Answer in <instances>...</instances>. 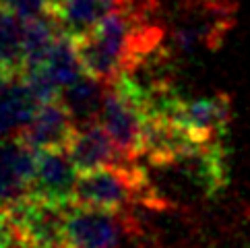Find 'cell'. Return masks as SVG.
<instances>
[{"instance_id": "6da1fadb", "label": "cell", "mask_w": 250, "mask_h": 248, "mask_svg": "<svg viewBox=\"0 0 250 248\" xmlns=\"http://www.w3.org/2000/svg\"><path fill=\"white\" fill-rule=\"evenodd\" d=\"M155 199L159 197L151 188L147 172L128 159L114 165L79 172L75 186V205L108 209L116 213L135 201L155 205Z\"/></svg>"}, {"instance_id": "7a4b0ae2", "label": "cell", "mask_w": 250, "mask_h": 248, "mask_svg": "<svg viewBox=\"0 0 250 248\" xmlns=\"http://www.w3.org/2000/svg\"><path fill=\"white\" fill-rule=\"evenodd\" d=\"M190 141L196 145L221 143L231 122V100L228 95L217 93L209 97H194V100H178L169 114Z\"/></svg>"}, {"instance_id": "3957f363", "label": "cell", "mask_w": 250, "mask_h": 248, "mask_svg": "<svg viewBox=\"0 0 250 248\" xmlns=\"http://www.w3.org/2000/svg\"><path fill=\"white\" fill-rule=\"evenodd\" d=\"M77 178L79 170L68 149H43L38 151V167L31 182V194L60 205H73Z\"/></svg>"}, {"instance_id": "277c9868", "label": "cell", "mask_w": 250, "mask_h": 248, "mask_svg": "<svg viewBox=\"0 0 250 248\" xmlns=\"http://www.w3.org/2000/svg\"><path fill=\"white\" fill-rule=\"evenodd\" d=\"M122 226L116 211L73 205L66 219V244L77 248H120Z\"/></svg>"}, {"instance_id": "5b68a950", "label": "cell", "mask_w": 250, "mask_h": 248, "mask_svg": "<svg viewBox=\"0 0 250 248\" xmlns=\"http://www.w3.org/2000/svg\"><path fill=\"white\" fill-rule=\"evenodd\" d=\"M77 132V124L70 118L62 102L40 105L31 122L21 130V139L35 151L43 149H68Z\"/></svg>"}, {"instance_id": "8992f818", "label": "cell", "mask_w": 250, "mask_h": 248, "mask_svg": "<svg viewBox=\"0 0 250 248\" xmlns=\"http://www.w3.org/2000/svg\"><path fill=\"white\" fill-rule=\"evenodd\" d=\"M68 153L73 157L79 172L95 170V167H104V165H114L126 159L118 151L114 139L105 130L102 120L89 124V126L77 128L73 143L68 145Z\"/></svg>"}, {"instance_id": "52a82bcc", "label": "cell", "mask_w": 250, "mask_h": 248, "mask_svg": "<svg viewBox=\"0 0 250 248\" xmlns=\"http://www.w3.org/2000/svg\"><path fill=\"white\" fill-rule=\"evenodd\" d=\"M110 11L105 0H50L46 15L52 17L60 33L77 40L91 33Z\"/></svg>"}, {"instance_id": "ba28073f", "label": "cell", "mask_w": 250, "mask_h": 248, "mask_svg": "<svg viewBox=\"0 0 250 248\" xmlns=\"http://www.w3.org/2000/svg\"><path fill=\"white\" fill-rule=\"evenodd\" d=\"M105 93L108 89H104V81L85 73L73 85L64 87L60 102L68 110L70 118L75 120L77 128H83L102 120Z\"/></svg>"}, {"instance_id": "9c48e42d", "label": "cell", "mask_w": 250, "mask_h": 248, "mask_svg": "<svg viewBox=\"0 0 250 248\" xmlns=\"http://www.w3.org/2000/svg\"><path fill=\"white\" fill-rule=\"evenodd\" d=\"M38 110L40 102L27 89L23 75L17 77L0 91V139L21 135Z\"/></svg>"}, {"instance_id": "30bf717a", "label": "cell", "mask_w": 250, "mask_h": 248, "mask_svg": "<svg viewBox=\"0 0 250 248\" xmlns=\"http://www.w3.org/2000/svg\"><path fill=\"white\" fill-rule=\"evenodd\" d=\"M25 62V19L0 0V66L23 75Z\"/></svg>"}, {"instance_id": "8fae6325", "label": "cell", "mask_w": 250, "mask_h": 248, "mask_svg": "<svg viewBox=\"0 0 250 248\" xmlns=\"http://www.w3.org/2000/svg\"><path fill=\"white\" fill-rule=\"evenodd\" d=\"M60 35V29L52 21L50 15L31 17L25 21V62H23V73L31 68L43 66L50 56V50L54 46L56 38Z\"/></svg>"}, {"instance_id": "7c38bea8", "label": "cell", "mask_w": 250, "mask_h": 248, "mask_svg": "<svg viewBox=\"0 0 250 248\" xmlns=\"http://www.w3.org/2000/svg\"><path fill=\"white\" fill-rule=\"evenodd\" d=\"M46 66L50 68V73L56 77V81L62 87L73 85L81 75H85V68L81 64V58L77 54L75 41L73 38L60 33L54 46L50 50V56L46 60Z\"/></svg>"}, {"instance_id": "4fadbf2b", "label": "cell", "mask_w": 250, "mask_h": 248, "mask_svg": "<svg viewBox=\"0 0 250 248\" xmlns=\"http://www.w3.org/2000/svg\"><path fill=\"white\" fill-rule=\"evenodd\" d=\"M23 81L27 85V89L31 91V95L40 102V105L50 103V102H58L62 95V89H64V87L56 81V77L50 73V68L46 64L25 70Z\"/></svg>"}, {"instance_id": "5bb4252c", "label": "cell", "mask_w": 250, "mask_h": 248, "mask_svg": "<svg viewBox=\"0 0 250 248\" xmlns=\"http://www.w3.org/2000/svg\"><path fill=\"white\" fill-rule=\"evenodd\" d=\"M29 192H31V186L17 178L6 167V164L0 159V205L4 207V205H11V203H17L27 197Z\"/></svg>"}, {"instance_id": "9a60e30c", "label": "cell", "mask_w": 250, "mask_h": 248, "mask_svg": "<svg viewBox=\"0 0 250 248\" xmlns=\"http://www.w3.org/2000/svg\"><path fill=\"white\" fill-rule=\"evenodd\" d=\"M4 4H8L15 13H19L25 21L31 17H40L46 13L50 0H2Z\"/></svg>"}, {"instance_id": "2e32d148", "label": "cell", "mask_w": 250, "mask_h": 248, "mask_svg": "<svg viewBox=\"0 0 250 248\" xmlns=\"http://www.w3.org/2000/svg\"><path fill=\"white\" fill-rule=\"evenodd\" d=\"M17 77H21V75H15V73H11V70H6V68L0 66V91H2L11 81H15Z\"/></svg>"}, {"instance_id": "e0dca14e", "label": "cell", "mask_w": 250, "mask_h": 248, "mask_svg": "<svg viewBox=\"0 0 250 248\" xmlns=\"http://www.w3.org/2000/svg\"><path fill=\"white\" fill-rule=\"evenodd\" d=\"M105 2L110 4V8H120L124 4H128V0H105Z\"/></svg>"}, {"instance_id": "ac0fdd59", "label": "cell", "mask_w": 250, "mask_h": 248, "mask_svg": "<svg viewBox=\"0 0 250 248\" xmlns=\"http://www.w3.org/2000/svg\"><path fill=\"white\" fill-rule=\"evenodd\" d=\"M4 221H6V217H4V207L0 205V227L4 226Z\"/></svg>"}, {"instance_id": "d6986e66", "label": "cell", "mask_w": 250, "mask_h": 248, "mask_svg": "<svg viewBox=\"0 0 250 248\" xmlns=\"http://www.w3.org/2000/svg\"><path fill=\"white\" fill-rule=\"evenodd\" d=\"M56 248H77V246H73V244H60V246H56Z\"/></svg>"}]
</instances>
